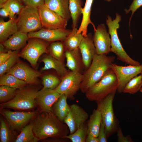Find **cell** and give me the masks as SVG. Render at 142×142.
<instances>
[{"instance_id":"8992f818","label":"cell","mask_w":142,"mask_h":142,"mask_svg":"<svg viewBox=\"0 0 142 142\" xmlns=\"http://www.w3.org/2000/svg\"><path fill=\"white\" fill-rule=\"evenodd\" d=\"M116 91H114L101 100L97 102V108L101 113L102 121L105 128L108 138L116 132L120 127L119 122L114 113L113 105L114 98Z\"/></svg>"},{"instance_id":"ba28073f","label":"cell","mask_w":142,"mask_h":142,"mask_svg":"<svg viewBox=\"0 0 142 142\" xmlns=\"http://www.w3.org/2000/svg\"><path fill=\"white\" fill-rule=\"evenodd\" d=\"M39 112L37 110L14 111L0 109V113L6 119L11 129L18 135L21 130L35 119Z\"/></svg>"},{"instance_id":"d4e9b609","label":"cell","mask_w":142,"mask_h":142,"mask_svg":"<svg viewBox=\"0 0 142 142\" xmlns=\"http://www.w3.org/2000/svg\"><path fill=\"white\" fill-rule=\"evenodd\" d=\"M18 31L16 20L10 19L5 21L2 19L0 20V42L2 43L11 36Z\"/></svg>"},{"instance_id":"8fae6325","label":"cell","mask_w":142,"mask_h":142,"mask_svg":"<svg viewBox=\"0 0 142 142\" xmlns=\"http://www.w3.org/2000/svg\"><path fill=\"white\" fill-rule=\"evenodd\" d=\"M111 68L114 72L118 81L117 91L123 93L126 84L133 78L142 72V64L138 65H129L127 66L119 65L113 63Z\"/></svg>"},{"instance_id":"d6986e66","label":"cell","mask_w":142,"mask_h":142,"mask_svg":"<svg viewBox=\"0 0 142 142\" xmlns=\"http://www.w3.org/2000/svg\"><path fill=\"white\" fill-rule=\"evenodd\" d=\"M65 56L66 65L69 70L83 73L85 69L79 48L73 50L66 49Z\"/></svg>"},{"instance_id":"44dd1931","label":"cell","mask_w":142,"mask_h":142,"mask_svg":"<svg viewBox=\"0 0 142 142\" xmlns=\"http://www.w3.org/2000/svg\"><path fill=\"white\" fill-rule=\"evenodd\" d=\"M41 61L44 63V65L41 68V71L53 69L61 79L69 71L66 68L64 63L55 58L49 54H46Z\"/></svg>"},{"instance_id":"d6a6232c","label":"cell","mask_w":142,"mask_h":142,"mask_svg":"<svg viewBox=\"0 0 142 142\" xmlns=\"http://www.w3.org/2000/svg\"><path fill=\"white\" fill-rule=\"evenodd\" d=\"M88 135L87 123L81 125L73 133L64 137L72 142H85Z\"/></svg>"},{"instance_id":"7402d4cb","label":"cell","mask_w":142,"mask_h":142,"mask_svg":"<svg viewBox=\"0 0 142 142\" xmlns=\"http://www.w3.org/2000/svg\"><path fill=\"white\" fill-rule=\"evenodd\" d=\"M44 4L68 21L71 18L69 0H45Z\"/></svg>"},{"instance_id":"7c38bea8","label":"cell","mask_w":142,"mask_h":142,"mask_svg":"<svg viewBox=\"0 0 142 142\" xmlns=\"http://www.w3.org/2000/svg\"><path fill=\"white\" fill-rule=\"evenodd\" d=\"M43 28L48 29H66L68 21L50 10L44 4L38 7Z\"/></svg>"},{"instance_id":"9a60e30c","label":"cell","mask_w":142,"mask_h":142,"mask_svg":"<svg viewBox=\"0 0 142 142\" xmlns=\"http://www.w3.org/2000/svg\"><path fill=\"white\" fill-rule=\"evenodd\" d=\"M109 35L104 24L99 25L94 30L93 40L97 54L107 55L111 52Z\"/></svg>"},{"instance_id":"f1b7e54d","label":"cell","mask_w":142,"mask_h":142,"mask_svg":"<svg viewBox=\"0 0 142 142\" xmlns=\"http://www.w3.org/2000/svg\"><path fill=\"white\" fill-rule=\"evenodd\" d=\"M66 50L63 42L62 41L52 42L48 48L49 54L64 63Z\"/></svg>"},{"instance_id":"4fadbf2b","label":"cell","mask_w":142,"mask_h":142,"mask_svg":"<svg viewBox=\"0 0 142 142\" xmlns=\"http://www.w3.org/2000/svg\"><path fill=\"white\" fill-rule=\"evenodd\" d=\"M7 73L14 75L27 84L32 85L39 84L38 78L42 75L40 72L33 69L19 60Z\"/></svg>"},{"instance_id":"5bb4252c","label":"cell","mask_w":142,"mask_h":142,"mask_svg":"<svg viewBox=\"0 0 142 142\" xmlns=\"http://www.w3.org/2000/svg\"><path fill=\"white\" fill-rule=\"evenodd\" d=\"M70 111L63 122L68 126L69 134L74 133L82 124L86 122L88 113L81 107L76 104L70 105Z\"/></svg>"},{"instance_id":"484cf974","label":"cell","mask_w":142,"mask_h":142,"mask_svg":"<svg viewBox=\"0 0 142 142\" xmlns=\"http://www.w3.org/2000/svg\"><path fill=\"white\" fill-rule=\"evenodd\" d=\"M102 121L100 111L97 108L94 110L87 122L88 134L97 137Z\"/></svg>"},{"instance_id":"f6af8a7d","label":"cell","mask_w":142,"mask_h":142,"mask_svg":"<svg viewBox=\"0 0 142 142\" xmlns=\"http://www.w3.org/2000/svg\"><path fill=\"white\" fill-rule=\"evenodd\" d=\"M86 142H99V141L98 137L88 134L86 139Z\"/></svg>"},{"instance_id":"30bf717a","label":"cell","mask_w":142,"mask_h":142,"mask_svg":"<svg viewBox=\"0 0 142 142\" xmlns=\"http://www.w3.org/2000/svg\"><path fill=\"white\" fill-rule=\"evenodd\" d=\"M83 74L70 71L62 79L60 83L55 89L60 95L64 94L70 100L74 99V96L80 90L83 80Z\"/></svg>"},{"instance_id":"603a6c76","label":"cell","mask_w":142,"mask_h":142,"mask_svg":"<svg viewBox=\"0 0 142 142\" xmlns=\"http://www.w3.org/2000/svg\"><path fill=\"white\" fill-rule=\"evenodd\" d=\"M93 0H86L84 6L82 10V18L80 27L77 31L78 33H81L83 37L87 36L88 27L91 24L94 30L96 29L94 24L91 21L90 14L91 7Z\"/></svg>"},{"instance_id":"74e56055","label":"cell","mask_w":142,"mask_h":142,"mask_svg":"<svg viewBox=\"0 0 142 142\" xmlns=\"http://www.w3.org/2000/svg\"><path fill=\"white\" fill-rule=\"evenodd\" d=\"M19 50L0 65V76L8 72L19 60Z\"/></svg>"},{"instance_id":"83f0119b","label":"cell","mask_w":142,"mask_h":142,"mask_svg":"<svg viewBox=\"0 0 142 142\" xmlns=\"http://www.w3.org/2000/svg\"><path fill=\"white\" fill-rule=\"evenodd\" d=\"M77 28H72L70 34L63 41L66 50H73L79 48L83 36L78 33Z\"/></svg>"},{"instance_id":"e575fe53","label":"cell","mask_w":142,"mask_h":142,"mask_svg":"<svg viewBox=\"0 0 142 142\" xmlns=\"http://www.w3.org/2000/svg\"><path fill=\"white\" fill-rule=\"evenodd\" d=\"M142 86V80L140 75L130 80L125 87L123 93L134 94L140 91Z\"/></svg>"},{"instance_id":"836d02e7","label":"cell","mask_w":142,"mask_h":142,"mask_svg":"<svg viewBox=\"0 0 142 142\" xmlns=\"http://www.w3.org/2000/svg\"><path fill=\"white\" fill-rule=\"evenodd\" d=\"M42 80L43 85L42 89H55L60 84L61 79L59 77L49 74L43 76Z\"/></svg>"},{"instance_id":"ffe728a7","label":"cell","mask_w":142,"mask_h":142,"mask_svg":"<svg viewBox=\"0 0 142 142\" xmlns=\"http://www.w3.org/2000/svg\"><path fill=\"white\" fill-rule=\"evenodd\" d=\"M28 39L27 33L18 31L2 44L8 50H19L26 46Z\"/></svg>"},{"instance_id":"c3c4849f","label":"cell","mask_w":142,"mask_h":142,"mask_svg":"<svg viewBox=\"0 0 142 142\" xmlns=\"http://www.w3.org/2000/svg\"><path fill=\"white\" fill-rule=\"evenodd\" d=\"M105 1L108 2H109L111 1V0H105Z\"/></svg>"},{"instance_id":"7bdbcfd3","label":"cell","mask_w":142,"mask_h":142,"mask_svg":"<svg viewBox=\"0 0 142 142\" xmlns=\"http://www.w3.org/2000/svg\"><path fill=\"white\" fill-rule=\"evenodd\" d=\"M45 0H26V6L38 7L44 4Z\"/></svg>"},{"instance_id":"2e32d148","label":"cell","mask_w":142,"mask_h":142,"mask_svg":"<svg viewBox=\"0 0 142 142\" xmlns=\"http://www.w3.org/2000/svg\"><path fill=\"white\" fill-rule=\"evenodd\" d=\"M72 30L66 29H48L42 28L37 31L28 33L29 38H39L49 42L63 41Z\"/></svg>"},{"instance_id":"d590c367","label":"cell","mask_w":142,"mask_h":142,"mask_svg":"<svg viewBox=\"0 0 142 142\" xmlns=\"http://www.w3.org/2000/svg\"><path fill=\"white\" fill-rule=\"evenodd\" d=\"M19 0H8L3 6L9 12V17L10 19H14L16 14L18 15L24 6Z\"/></svg>"},{"instance_id":"7a4b0ae2","label":"cell","mask_w":142,"mask_h":142,"mask_svg":"<svg viewBox=\"0 0 142 142\" xmlns=\"http://www.w3.org/2000/svg\"><path fill=\"white\" fill-rule=\"evenodd\" d=\"M115 57L106 54H96L89 68L83 73L80 90L85 93L88 90L99 81L105 74L111 68Z\"/></svg>"},{"instance_id":"7dc6e473","label":"cell","mask_w":142,"mask_h":142,"mask_svg":"<svg viewBox=\"0 0 142 142\" xmlns=\"http://www.w3.org/2000/svg\"><path fill=\"white\" fill-rule=\"evenodd\" d=\"M19 0L22 3H23L26 6V0Z\"/></svg>"},{"instance_id":"4dcf8cb0","label":"cell","mask_w":142,"mask_h":142,"mask_svg":"<svg viewBox=\"0 0 142 142\" xmlns=\"http://www.w3.org/2000/svg\"><path fill=\"white\" fill-rule=\"evenodd\" d=\"M34 119L22 128L14 142H37L38 141L35 137L33 130Z\"/></svg>"},{"instance_id":"cb8c5ba5","label":"cell","mask_w":142,"mask_h":142,"mask_svg":"<svg viewBox=\"0 0 142 142\" xmlns=\"http://www.w3.org/2000/svg\"><path fill=\"white\" fill-rule=\"evenodd\" d=\"M67 98L65 95H60L58 99L52 107V112L62 122L70 110V105L67 103Z\"/></svg>"},{"instance_id":"9c48e42d","label":"cell","mask_w":142,"mask_h":142,"mask_svg":"<svg viewBox=\"0 0 142 142\" xmlns=\"http://www.w3.org/2000/svg\"><path fill=\"white\" fill-rule=\"evenodd\" d=\"M28 43L19 53V57L26 60L35 68L40 57L43 54H49V42L37 38H29Z\"/></svg>"},{"instance_id":"277c9868","label":"cell","mask_w":142,"mask_h":142,"mask_svg":"<svg viewBox=\"0 0 142 142\" xmlns=\"http://www.w3.org/2000/svg\"><path fill=\"white\" fill-rule=\"evenodd\" d=\"M118 83L116 75L111 68L102 79L89 88L85 93L87 99L90 101H99L109 94L116 90Z\"/></svg>"},{"instance_id":"bcb514c9","label":"cell","mask_w":142,"mask_h":142,"mask_svg":"<svg viewBox=\"0 0 142 142\" xmlns=\"http://www.w3.org/2000/svg\"><path fill=\"white\" fill-rule=\"evenodd\" d=\"M8 0H0V8H2L4 4Z\"/></svg>"},{"instance_id":"f907efd6","label":"cell","mask_w":142,"mask_h":142,"mask_svg":"<svg viewBox=\"0 0 142 142\" xmlns=\"http://www.w3.org/2000/svg\"><path fill=\"white\" fill-rule=\"evenodd\" d=\"M141 79H142V72H141Z\"/></svg>"},{"instance_id":"b9f144b4","label":"cell","mask_w":142,"mask_h":142,"mask_svg":"<svg viewBox=\"0 0 142 142\" xmlns=\"http://www.w3.org/2000/svg\"><path fill=\"white\" fill-rule=\"evenodd\" d=\"M8 50L7 52L4 51L0 52V65L3 63L10 57L15 54L17 51Z\"/></svg>"},{"instance_id":"e0dca14e","label":"cell","mask_w":142,"mask_h":142,"mask_svg":"<svg viewBox=\"0 0 142 142\" xmlns=\"http://www.w3.org/2000/svg\"><path fill=\"white\" fill-rule=\"evenodd\" d=\"M60 95L55 89H41L39 90L36 99L39 112L52 111L53 105Z\"/></svg>"},{"instance_id":"6da1fadb","label":"cell","mask_w":142,"mask_h":142,"mask_svg":"<svg viewBox=\"0 0 142 142\" xmlns=\"http://www.w3.org/2000/svg\"><path fill=\"white\" fill-rule=\"evenodd\" d=\"M33 130L38 141L49 138L61 139L68 135L67 125L52 112H39L35 118Z\"/></svg>"},{"instance_id":"ab89813d","label":"cell","mask_w":142,"mask_h":142,"mask_svg":"<svg viewBox=\"0 0 142 142\" xmlns=\"http://www.w3.org/2000/svg\"><path fill=\"white\" fill-rule=\"evenodd\" d=\"M97 137L99 142H107L108 138L107 137L106 129L102 121L101 124Z\"/></svg>"},{"instance_id":"f35d334b","label":"cell","mask_w":142,"mask_h":142,"mask_svg":"<svg viewBox=\"0 0 142 142\" xmlns=\"http://www.w3.org/2000/svg\"><path fill=\"white\" fill-rule=\"evenodd\" d=\"M142 6V0H133V1L129 7V8L125 10L126 14L129 13L130 11L131 12V15L130 17L129 23L131 17L135 11L141 7Z\"/></svg>"},{"instance_id":"ee69618b","label":"cell","mask_w":142,"mask_h":142,"mask_svg":"<svg viewBox=\"0 0 142 142\" xmlns=\"http://www.w3.org/2000/svg\"><path fill=\"white\" fill-rule=\"evenodd\" d=\"M0 15L2 17H9V12L6 8L4 7H3L0 9Z\"/></svg>"},{"instance_id":"3957f363","label":"cell","mask_w":142,"mask_h":142,"mask_svg":"<svg viewBox=\"0 0 142 142\" xmlns=\"http://www.w3.org/2000/svg\"><path fill=\"white\" fill-rule=\"evenodd\" d=\"M39 91L37 88L27 86L22 89H18L12 99L0 104V109H11L23 110H33L37 106L36 99Z\"/></svg>"},{"instance_id":"8d00e7d4","label":"cell","mask_w":142,"mask_h":142,"mask_svg":"<svg viewBox=\"0 0 142 142\" xmlns=\"http://www.w3.org/2000/svg\"><path fill=\"white\" fill-rule=\"evenodd\" d=\"M17 90L7 85H0V103H6L12 99L15 95Z\"/></svg>"},{"instance_id":"ac0fdd59","label":"cell","mask_w":142,"mask_h":142,"mask_svg":"<svg viewBox=\"0 0 142 142\" xmlns=\"http://www.w3.org/2000/svg\"><path fill=\"white\" fill-rule=\"evenodd\" d=\"M79 48L86 70L90 66L97 54L91 33H89L87 36L83 37Z\"/></svg>"},{"instance_id":"60d3db41","label":"cell","mask_w":142,"mask_h":142,"mask_svg":"<svg viewBox=\"0 0 142 142\" xmlns=\"http://www.w3.org/2000/svg\"><path fill=\"white\" fill-rule=\"evenodd\" d=\"M117 141L118 142H133L130 136L128 135L125 136L122 132L120 127L117 132Z\"/></svg>"},{"instance_id":"681fc988","label":"cell","mask_w":142,"mask_h":142,"mask_svg":"<svg viewBox=\"0 0 142 142\" xmlns=\"http://www.w3.org/2000/svg\"><path fill=\"white\" fill-rule=\"evenodd\" d=\"M140 91L142 93V87L141 88V89H140Z\"/></svg>"},{"instance_id":"52a82bcc","label":"cell","mask_w":142,"mask_h":142,"mask_svg":"<svg viewBox=\"0 0 142 142\" xmlns=\"http://www.w3.org/2000/svg\"><path fill=\"white\" fill-rule=\"evenodd\" d=\"M16 20L18 31L27 34L42 28L38 7L25 6Z\"/></svg>"},{"instance_id":"1f68e13d","label":"cell","mask_w":142,"mask_h":142,"mask_svg":"<svg viewBox=\"0 0 142 142\" xmlns=\"http://www.w3.org/2000/svg\"><path fill=\"white\" fill-rule=\"evenodd\" d=\"M27 83L14 75L7 73L1 76L0 85H7L17 89H21L27 85Z\"/></svg>"},{"instance_id":"f546056e","label":"cell","mask_w":142,"mask_h":142,"mask_svg":"<svg viewBox=\"0 0 142 142\" xmlns=\"http://www.w3.org/2000/svg\"><path fill=\"white\" fill-rule=\"evenodd\" d=\"M69 8L72 20V28H77L80 17L82 14V0H69Z\"/></svg>"},{"instance_id":"5b68a950","label":"cell","mask_w":142,"mask_h":142,"mask_svg":"<svg viewBox=\"0 0 142 142\" xmlns=\"http://www.w3.org/2000/svg\"><path fill=\"white\" fill-rule=\"evenodd\" d=\"M107 18L106 22L111 37V52L116 54L118 59L129 65H140L139 62L134 60L128 55L123 49L119 38L117 30L120 27L119 23L121 20V16L116 13L115 18L113 20L109 15Z\"/></svg>"},{"instance_id":"4316f807","label":"cell","mask_w":142,"mask_h":142,"mask_svg":"<svg viewBox=\"0 0 142 142\" xmlns=\"http://www.w3.org/2000/svg\"><path fill=\"white\" fill-rule=\"evenodd\" d=\"M18 135L11 129L5 118L1 116L0 142H14Z\"/></svg>"}]
</instances>
